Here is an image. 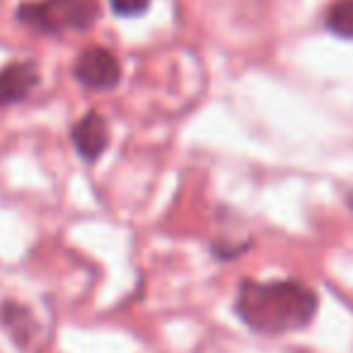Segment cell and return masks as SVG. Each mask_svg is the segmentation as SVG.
Returning a JSON list of instances; mask_svg holds the SVG:
<instances>
[{"mask_svg": "<svg viewBox=\"0 0 353 353\" xmlns=\"http://www.w3.org/2000/svg\"><path fill=\"white\" fill-rule=\"evenodd\" d=\"M346 206H348V208H351V211H353V189H351V192L346 194Z\"/></svg>", "mask_w": 353, "mask_h": 353, "instance_id": "obj_10", "label": "cell"}, {"mask_svg": "<svg viewBox=\"0 0 353 353\" xmlns=\"http://www.w3.org/2000/svg\"><path fill=\"white\" fill-rule=\"evenodd\" d=\"M99 0H25L15 10L20 25L46 37L88 32L99 22Z\"/></svg>", "mask_w": 353, "mask_h": 353, "instance_id": "obj_2", "label": "cell"}, {"mask_svg": "<svg viewBox=\"0 0 353 353\" xmlns=\"http://www.w3.org/2000/svg\"><path fill=\"white\" fill-rule=\"evenodd\" d=\"M250 247V242H242V245H225V242H213L211 252L216 259H223V261H230L235 256H240V252H245Z\"/></svg>", "mask_w": 353, "mask_h": 353, "instance_id": "obj_9", "label": "cell"}, {"mask_svg": "<svg viewBox=\"0 0 353 353\" xmlns=\"http://www.w3.org/2000/svg\"><path fill=\"white\" fill-rule=\"evenodd\" d=\"M0 319L6 324L8 334L15 339L17 346H27V343L34 339L37 319L27 305H20V303H15V300H10V303H6L3 310H0Z\"/></svg>", "mask_w": 353, "mask_h": 353, "instance_id": "obj_6", "label": "cell"}, {"mask_svg": "<svg viewBox=\"0 0 353 353\" xmlns=\"http://www.w3.org/2000/svg\"><path fill=\"white\" fill-rule=\"evenodd\" d=\"M109 8L114 10V15L131 20V17L145 15L148 8H150V0H109Z\"/></svg>", "mask_w": 353, "mask_h": 353, "instance_id": "obj_8", "label": "cell"}, {"mask_svg": "<svg viewBox=\"0 0 353 353\" xmlns=\"http://www.w3.org/2000/svg\"><path fill=\"white\" fill-rule=\"evenodd\" d=\"M319 310V295L295 279L242 281L235 293V317L261 336L303 332Z\"/></svg>", "mask_w": 353, "mask_h": 353, "instance_id": "obj_1", "label": "cell"}, {"mask_svg": "<svg viewBox=\"0 0 353 353\" xmlns=\"http://www.w3.org/2000/svg\"><path fill=\"white\" fill-rule=\"evenodd\" d=\"M324 27L336 39L353 41V0H334L324 12Z\"/></svg>", "mask_w": 353, "mask_h": 353, "instance_id": "obj_7", "label": "cell"}, {"mask_svg": "<svg viewBox=\"0 0 353 353\" xmlns=\"http://www.w3.org/2000/svg\"><path fill=\"white\" fill-rule=\"evenodd\" d=\"M70 143H73L80 160L97 162L107 152L109 143H112V131H109L107 117L102 112H97V109L83 114L73 123V128H70Z\"/></svg>", "mask_w": 353, "mask_h": 353, "instance_id": "obj_4", "label": "cell"}, {"mask_svg": "<svg viewBox=\"0 0 353 353\" xmlns=\"http://www.w3.org/2000/svg\"><path fill=\"white\" fill-rule=\"evenodd\" d=\"M41 83L39 65L34 61H12L0 68V109L25 102Z\"/></svg>", "mask_w": 353, "mask_h": 353, "instance_id": "obj_5", "label": "cell"}, {"mask_svg": "<svg viewBox=\"0 0 353 353\" xmlns=\"http://www.w3.org/2000/svg\"><path fill=\"white\" fill-rule=\"evenodd\" d=\"M121 75V61L117 59L114 51L104 49V46H90L73 63V78L83 88L94 90V92H109V90L119 88Z\"/></svg>", "mask_w": 353, "mask_h": 353, "instance_id": "obj_3", "label": "cell"}]
</instances>
